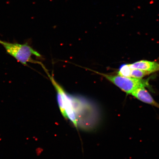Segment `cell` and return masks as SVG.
Returning <instances> with one entry per match:
<instances>
[{
    "label": "cell",
    "mask_w": 159,
    "mask_h": 159,
    "mask_svg": "<svg viewBox=\"0 0 159 159\" xmlns=\"http://www.w3.org/2000/svg\"><path fill=\"white\" fill-rule=\"evenodd\" d=\"M132 68L129 66V64H124L120 66L118 72V75L120 76L131 77V73Z\"/></svg>",
    "instance_id": "6"
},
{
    "label": "cell",
    "mask_w": 159,
    "mask_h": 159,
    "mask_svg": "<svg viewBox=\"0 0 159 159\" xmlns=\"http://www.w3.org/2000/svg\"><path fill=\"white\" fill-rule=\"evenodd\" d=\"M43 70L57 91V102L63 116L66 119H69L75 128H78L76 116L73 106L72 95L69 94L65 91L55 80L53 76L49 74L46 68Z\"/></svg>",
    "instance_id": "2"
},
{
    "label": "cell",
    "mask_w": 159,
    "mask_h": 159,
    "mask_svg": "<svg viewBox=\"0 0 159 159\" xmlns=\"http://www.w3.org/2000/svg\"><path fill=\"white\" fill-rule=\"evenodd\" d=\"M151 74L148 71L138 69H132L131 71V77L133 78L142 79L146 75Z\"/></svg>",
    "instance_id": "7"
},
{
    "label": "cell",
    "mask_w": 159,
    "mask_h": 159,
    "mask_svg": "<svg viewBox=\"0 0 159 159\" xmlns=\"http://www.w3.org/2000/svg\"><path fill=\"white\" fill-rule=\"evenodd\" d=\"M0 44L2 46L7 53L24 65L28 66V63L40 65L42 64V63L40 61L33 59L32 57L33 55L41 57V55L27 43L20 44L0 40Z\"/></svg>",
    "instance_id": "1"
},
{
    "label": "cell",
    "mask_w": 159,
    "mask_h": 159,
    "mask_svg": "<svg viewBox=\"0 0 159 159\" xmlns=\"http://www.w3.org/2000/svg\"><path fill=\"white\" fill-rule=\"evenodd\" d=\"M129 65L131 68L142 70L148 71L151 73L159 71V63L155 61L142 60L129 64Z\"/></svg>",
    "instance_id": "5"
},
{
    "label": "cell",
    "mask_w": 159,
    "mask_h": 159,
    "mask_svg": "<svg viewBox=\"0 0 159 159\" xmlns=\"http://www.w3.org/2000/svg\"><path fill=\"white\" fill-rule=\"evenodd\" d=\"M92 71L102 75L128 94H131L133 91L137 89L150 87L148 80L106 74L94 70Z\"/></svg>",
    "instance_id": "3"
},
{
    "label": "cell",
    "mask_w": 159,
    "mask_h": 159,
    "mask_svg": "<svg viewBox=\"0 0 159 159\" xmlns=\"http://www.w3.org/2000/svg\"><path fill=\"white\" fill-rule=\"evenodd\" d=\"M131 95L143 102L159 109V103L155 100L145 87H141L135 89Z\"/></svg>",
    "instance_id": "4"
}]
</instances>
